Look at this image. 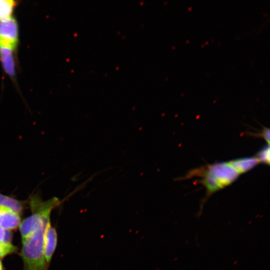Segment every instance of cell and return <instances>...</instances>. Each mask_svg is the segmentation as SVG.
<instances>
[{"label": "cell", "mask_w": 270, "mask_h": 270, "mask_svg": "<svg viewBox=\"0 0 270 270\" xmlns=\"http://www.w3.org/2000/svg\"><path fill=\"white\" fill-rule=\"evenodd\" d=\"M50 216H46L39 228L32 234L22 240L20 252L24 263L23 270H47L44 257V236Z\"/></svg>", "instance_id": "1"}, {"label": "cell", "mask_w": 270, "mask_h": 270, "mask_svg": "<svg viewBox=\"0 0 270 270\" xmlns=\"http://www.w3.org/2000/svg\"><path fill=\"white\" fill-rule=\"evenodd\" d=\"M59 200L54 197L46 200L37 195L31 198L30 205L32 214L22 221L20 225L22 240L32 234L40 226L43 219L50 216L53 209L58 205Z\"/></svg>", "instance_id": "2"}, {"label": "cell", "mask_w": 270, "mask_h": 270, "mask_svg": "<svg viewBox=\"0 0 270 270\" xmlns=\"http://www.w3.org/2000/svg\"><path fill=\"white\" fill-rule=\"evenodd\" d=\"M202 170V182L206 188L207 196L230 184L238 176L227 162L209 165Z\"/></svg>", "instance_id": "3"}, {"label": "cell", "mask_w": 270, "mask_h": 270, "mask_svg": "<svg viewBox=\"0 0 270 270\" xmlns=\"http://www.w3.org/2000/svg\"><path fill=\"white\" fill-rule=\"evenodd\" d=\"M18 40V23L12 16L0 20V46L15 49Z\"/></svg>", "instance_id": "4"}, {"label": "cell", "mask_w": 270, "mask_h": 270, "mask_svg": "<svg viewBox=\"0 0 270 270\" xmlns=\"http://www.w3.org/2000/svg\"><path fill=\"white\" fill-rule=\"evenodd\" d=\"M57 242V232L55 228L52 226L50 221L47 224L44 236V257L48 266L56 250Z\"/></svg>", "instance_id": "5"}, {"label": "cell", "mask_w": 270, "mask_h": 270, "mask_svg": "<svg viewBox=\"0 0 270 270\" xmlns=\"http://www.w3.org/2000/svg\"><path fill=\"white\" fill-rule=\"evenodd\" d=\"M14 50L10 47L0 46V60L2 68L11 77H14L16 72Z\"/></svg>", "instance_id": "6"}, {"label": "cell", "mask_w": 270, "mask_h": 270, "mask_svg": "<svg viewBox=\"0 0 270 270\" xmlns=\"http://www.w3.org/2000/svg\"><path fill=\"white\" fill-rule=\"evenodd\" d=\"M20 215L13 212L0 208V226L10 231L16 228L21 223Z\"/></svg>", "instance_id": "7"}, {"label": "cell", "mask_w": 270, "mask_h": 270, "mask_svg": "<svg viewBox=\"0 0 270 270\" xmlns=\"http://www.w3.org/2000/svg\"><path fill=\"white\" fill-rule=\"evenodd\" d=\"M258 162L254 157L235 160L227 164L239 174L251 169Z\"/></svg>", "instance_id": "8"}, {"label": "cell", "mask_w": 270, "mask_h": 270, "mask_svg": "<svg viewBox=\"0 0 270 270\" xmlns=\"http://www.w3.org/2000/svg\"><path fill=\"white\" fill-rule=\"evenodd\" d=\"M0 208L21 214L24 210L22 202L0 193Z\"/></svg>", "instance_id": "9"}, {"label": "cell", "mask_w": 270, "mask_h": 270, "mask_svg": "<svg viewBox=\"0 0 270 270\" xmlns=\"http://www.w3.org/2000/svg\"><path fill=\"white\" fill-rule=\"evenodd\" d=\"M16 5L14 0H0V20L11 16Z\"/></svg>", "instance_id": "10"}, {"label": "cell", "mask_w": 270, "mask_h": 270, "mask_svg": "<svg viewBox=\"0 0 270 270\" xmlns=\"http://www.w3.org/2000/svg\"><path fill=\"white\" fill-rule=\"evenodd\" d=\"M16 248L10 242H0V258L14 253Z\"/></svg>", "instance_id": "11"}, {"label": "cell", "mask_w": 270, "mask_h": 270, "mask_svg": "<svg viewBox=\"0 0 270 270\" xmlns=\"http://www.w3.org/2000/svg\"><path fill=\"white\" fill-rule=\"evenodd\" d=\"M256 158L260 162L270 164V148L269 146H266L262 149L257 154Z\"/></svg>", "instance_id": "12"}, {"label": "cell", "mask_w": 270, "mask_h": 270, "mask_svg": "<svg viewBox=\"0 0 270 270\" xmlns=\"http://www.w3.org/2000/svg\"><path fill=\"white\" fill-rule=\"evenodd\" d=\"M11 235L8 230L0 226V242H10Z\"/></svg>", "instance_id": "13"}, {"label": "cell", "mask_w": 270, "mask_h": 270, "mask_svg": "<svg viewBox=\"0 0 270 270\" xmlns=\"http://www.w3.org/2000/svg\"><path fill=\"white\" fill-rule=\"evenodd\" d=\"M0 270H3L2 264L0 260Z\"/></svg>", "instance_id": "14"}]
</instances>
